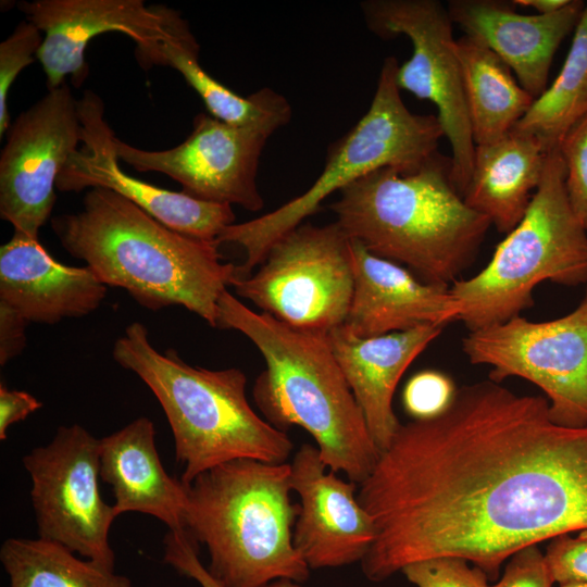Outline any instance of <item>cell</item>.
Here are the masks:
<instances>
[{
  "label": "cell",
  "mask_w": 587,
  "mask_h": 587,
  "mask_svg": "<svg viewBox=\"0 0 587 587\" xmlns=\"http://www.w3.org/2000/svg\"><path fill=\"white\" fill-rule=\"evenodd\" d=\"M359 486L376 529L360 562L369 580L440 557L494 579L517 551L587 528V427L561 426L546 397L488 378L401 424Z\"/></svg>",
  "instance_id": "obj_1"
},
{
  "label": "cell",
  "mask_w": 587,
  "mask_h": 587,
  "mask_svg": "<svg viewBox=\"0 0 587 587\" xmlns=\"http://www.w3.org/2000/svg\"><path fill=\"white\" fill-rule=\"evenodd\" d=\"M52 228L102 284L151 311L182 305L217 327L218 299L238 279L216 240L178 233L107 188L89 189L83 209L54 217Z\"/></svg>",
  "instance_id": "obj_2"
},
{
  "label": "cell",
  "mask_w": 587,
  "mask_h": 587,
  "mask_svg": "<svg viewBox=\"0 0 587 587\" xmlns=\"http://www.w3.org/2000/svg\"><path fill=\"white\" fill-rule=\"evenodd\" d=\"M217 327L235 329L260 350L265 370L253 398L266 421L286 430L299 426L315 440L326 466L360 484L379 449L329 345L327 335L296 329L266 312L257 313L225 290Z\"/></svg>",
  "instance_id": "obj_3"
},
{
  "label": "cell",
  "mask_w": 587,
  "mask_h": 587,
  "mask_svg": "<svg viewBox=\"0 0 587 587\" xmlns=\"http://www.w3.org/2000/svg\"><path fill=\"white\" fill-rule=\"evenodd\" d=\"M438 151L419 170H376L339 191L336 223L371 253L404 264L427 284L450 287L474 261L490 220L454 187Z\"/></svg>",
  "instance_id": "obj_4"
},
{
  "label": "cell",
  "mask_w": 587,
  "mask_h": 587,
  "mask_svg": "<svg viewBox=\"0 0 587 587\" xmlns=\"http://www.w3.org/2000/svg\"><path fill=\"white\" fill-rule=\"evenodd\" d=\"M113 358L135 373L160 402L173 433L175 455L187 485L201 473L237 459L285 463L294 444L246 397L247 378L235 367L208 370L185 362L176 350L158 351L140 322L126 326Z\"/></svg>",
  "instance_id": "obj_5"
},
{
  "label": "cell",
  "mask_w": 587,
  "mask_h": 587,
  "mask_svg": "<svg viewBox=\"0 0 587 587\" xmlns=\"http://www.w3.org/2000/svg\"><path fill=\"white\" fill-rule=\"evenodd\" d=\"M291 492L289 463L254 459L222 463L186 485L185 529L207 546V569L222 587L308 580L292 540L299 504Z\"/></svg>",
  "instance_id": "obj_6"
},
{
  "label": "cell",
  "mask_w": 587,
  "mask_h": 587,
  "mask_svg": "<svg viewBox=\"0 0 587 587\" xmlns=\"http://www.w3.org/2000/svg\"><path fill=\"white\" fill-rule=\"evenodd\" d=\"M398 65L395 57L384 60L369 110L328 147L323 171L307 191L272 212L222 230L220 245L234 243L245 251L243 262L236 265L238 280L250 276L271 247L317 212L333 192L379 168L415 172L437 152L445 137L439 120L405 107L396 84Z\"/></svg>",
  "instance_id": "obj_7"
},
{
  "label": "cell",
  "mask_w": 587,
  "mask_h": 587,
  "mask_svg": "<svg viewBox=\"0 0 587 587\" xmlns=\"http://www.w3.org/2000/svg\"><path fill=\"white\" fill-rule=\"evenodd\" d=\"M565 177L559 149L549 151L521 222L480 272L450 286L460 307L458 321L469 332L520 316L534 304V289L544 282L587 284V229L572 210Z\"/></svg>",
  "instance_id": "obj_8"
},
{
  "label": "cell",
  "mask_w": 587,
  "mask_h": 587,
  "mask_svg": "<svg viewBox=\"0 0 587 587\" xmlns=\"http://www.w3.org/2000/svg\"><path fill=\"white\" fill-rule=\"evenodd\" d=\"M350 237L336 223H302L277 240L259 270L234 283L238 296L299 330L345 324L353 296Z\"/></svg>",
  "instance_id": "obj_9"
},
{
  "label": "cell",
  "mask_w": 587,
  "mask_h": 587,
  "mask_svg": "<svg viewBox=\"0 0 587 587\" xmlns=\"http://www.w3.org/2000/svg\"><path fill=\"white\" fill-rule=\"evenodd\" d=\"M462 351L470 363L489 366L494 382L521 377L540 388L554 423L587 427V286L569 314L542 322L520 315L469 332Z\"/></svg>",
  "instance_id": "obj_10"
},
{
  "label": "cell",
  "mask_w": 587,
  "mask_h": 587,
  "mask_svg": "<svg viewBox=\"0 0 587 587\" xmlns=\"http://www.w3.org/2000/svg\"><path fill=\"white\" fill-rule=\"evenodd\" d=\"M361 9L376 36L391 39L404 35L411 40L412 55L398 65L396 84L436 105L451 148V180L463 197L473 171L475 143L447 7L437 0H367Z\"/></svg>",
  "instance_id": "obj_11"
},
{
  "label": "cell",
  "mask_w": 587,
  "mask_h": 587,
  "mask_svg": "<svg viewBox=\"0 0 587 587\" xmlns=\"http://www.w3.org/2000/svg\"><path fill=\"white\" fill-rule=\"evenodd\" d=\"M100 439L78 424L60 426L52 440L23 458L32 480L38 536L114 570L109 541L116 517L101 497Z\"/></svg>",
  "instance_id": "obj_12"
},
{
  "label": "cell",
  "mask_w": 587,
  "mask_h": 587,
  "mask_svg": "<svg viewBox=\"0 0 587 587\" xmlns=\"http://www.w3.org/2000/svg\"><path fill=\"white\" fill-rule=\"evenodd\" d=\"M82 142L78 100L70 86L49 89L10 125L0 157V216L39 238L57 200V179Z\"/></svg>",
  "instance_id": "obj_13"
},
{
  "label": "cell",
  "mask_w": 587,
  "mask_h": 587,
  "mask_svg": "<svg viewBox=\"0 0 587 587\" xmlns=\"http://www.w3.org/2000/svg\"><path fill=\"white\" fill-rule=\"evenodd\" d=\"M26 20L43 34L37 52L47 77V88L62 86L66 76L80 87L89 68L85 60L88 42L98 35L116 32L137 46L142 66L166 39L189 30L178 12L143 0H35L18 3Z\"/></svg>",
  "instance_id": "obj_14"
},
{
  "label": "cell",
  "mask_w": 587,
  "mask_h": 587,
  "mask_svg": "<svg viewBox=\"0 0 587 587\" xmlns=\"http://www.w3.org/2000/svg\"><path fill=\"white\" fill-rule=\"evenodd\" d=\"M271 135L264 129L234 126L199 113L189 136L174 148L149 151L114 136V149L118 160L138 172L170 176L191 198L260 211L264 201L257 175Z\"/></svg>",
  "instance_id": "obj_15"
},
{
  "label": "cell",
  "mask_w": 587,
  "mask_h": 587,
  "mask_svg": "<svg viewBox=\"0 0 587 587\" xmlns=\"http://www.w3.org/2000/svg\"><path fill=\"white\" fill-rule=\"evenodd\" d=\"M78 109L83 147L71 154L61 171L58 190L110 189L165 226L204 240H216L226 226L235 223L232 205L198 200L128 175L120 167L114 149L115 134L104 121L102 100L86 90L78 100Z\"/></svg>",
  "instance_id": "obj_16"
},
{
  "label": "cell",
  "mask_w": 587,
  "mask_h": 587,
  "mask_svg": "<svg viewBox=\"0 0 587 587\" xmlns=\"http://www.w3.org/2000/svg\"><path fill=\"white\" fill-rule=\"evenodd\" d=\"M289 464L291 489L300 500L292 540L310 570L361 562L376 529L358 499L357 483L339 478L311 444H303Z\"/></svg>",
  "instance_id": "obj_17"
},
{
  "label": "cell",
  "mask_w": 587,
  "mask_h": 587,
  "mask_svg": "<svg viewBox=\"0 0 587 587\" xmlns=\"http://www.w3.org/2000/svg\"><path fill=\"white\" fill-rule=\"evenodd\" d=\"M512 3L452 0L447 9L452 22L461 26L465 35L494 51L536 99L547 89L555 51L575 30L586 4L570 0L562 10L551 14H521Z\"/></svg>",
  "instance_id": "obj_18"
},
{
  "label": "cell",
  "mask_w": 587,
  "mask_h": 587,
  "mask_svg": "<svg viewBox=\"0 0 587 587\" xmlns=\"http://www.w3.org/2000/svg\"><path fill=\"white\" fill-rule=\"evenodd\" d=\"M350 240L354 284L345 325L352 334L374 337L458 321L460 307L450 287L424 283L400 264Z\"/></svg>",
  "instance_id": "obj_19"
},
{
  "label": "cell",
  "mask_w": 587,
  "mask_h": 587,
  "mask_svg": "<svg viewBox=\"0 0 587 587\" xmlns=\"http://www.w3.org/2000/svg\"><path fill=\"white\" fill-rule=\"evenodd\" d=\"M107 286L87 266L55 260L39 238L13 232L0 248V303L28 323L55 324L96 311Z\"/></svg>",
  "instance_id": "obj_20"
},
{
  "label": "cell",
  "mask_w": 587,
  "mask_h": 587,
  "mask_svg": "<svg viewBox=\"0 0 587 587\" xmlns=\"http://www.w3.org/2000/svg\"><path fill=\"white\" fill-rule=\"evenodd\" d=\"M442 329L439 325H421L403 332L359 337L342 324L328 333L333 353L379 451L390 445L401 426L392 409L400 378Z\"/></svg>",
  "instance_id": "obj_21"
},
{
  "label": "cell",
  "mask_w": 587,
  "mask_h": 587,
  "mask_svg": "<svg viewBox=\"0 0 587 587\" xmlns=\"http://www.w3.org/2000/svg\"><path fill=\"white\" fill-rule=\"evenodd\" d=\"M100 478L111 485L118 516L139 512L170 530H185L186 485L170 476L155 447L152 421L140 416L100 439Z\"/></svg>",
  "instance_id": "obj_22"
},
{
  "label": "cell",
  "mask_w": 587,
  "mask_h": 587,
  "mask_svg": "<svg viewBox=\"0 0 587 587\" xmlns=\"http://www.w3.org/2000/svg\"><path fill=\"white\" fill-rule=\"evenodd\" d=\"M540 141L512 129L500 139L475 146L465 203L509 234L523 218L545 170Z\"/></svg>",
  "instance_id": "obj_23"
},
{
  "label": "cell",
  "mask_w": 587,
  "mask_h": 587,
  "mask_svg": "<svg viewBox=\"0 0 587 587\" xmlns=\"http://www.w3.org/2000/svg\"><path fill=\"white\" fill-rule=\"evenodd\" d=\"M475 146L510 133L535 98L513 77L510 67L488 47L464 35L454 41Z\"/></svg>",
  "instance_id": "obj_24"
},
{
  "label": "cell",
  "mask_w": 587,
  "mask_h": 587,
  "mask_svg": "<svg viewBox=\"0 0 587 587\" xmlns=\"http://www.w3.org/2000/svg\"><path fill=\"white\" fill-rule=\"evenodd\" d=\"M199 45L187 30L164 40L150 65H167L182 74L198 92L210 115L234 126L253 127L273 134L289 123L292 109L279 92L264 87L241 97L207 73L198 61Z\"/></svg>",
  "instance_id": "obj_25"
},
{
  "label": "cell",
  "mask_w": 587,
  "mask_h": 587,
  "mask_svg": "<svg viewBox=\"0 0 587 587\" xmlns=\"http://www.w3.org/2000/svg\"><path fill=\"white\" fill-rule=\"evenodd\" d=\"M74 553L40 537L9 538L0 548V561L10 587H132L127 576Z\"/></svg>",
  "instance_id": "obj_26"
},
{
  "label": "cell",
  "mask_w": 587,
  "mask_h": 587,
  "mask_svg": "<svg viewBox=\"0 0 587 587\" xmlns=\"http://www.w3.org/2000/svg\"><path fill=\"white\" fill-rule=\"evenodd\" d=\"M587 115V4L563 66L513 129L536 137L546 152L559 149L567 132Z\"/></svg>",
  "instance_id": "obj_27"
},
{
  "label": "cell",
  "mask_w": 587,
  "mask_h": 587,
  "mask_svg": "<svg viewBox=\"0 0 587 587\" xmlns=\"http://www.w3.org/2000/svg\"><path fill=\"white\" fill-rule=\"evenodd\" d=\"M43 41V34L28 20L22 21L0 43V137L10 128L8 96L23 68L32 64Z\"/></svg>",
  "instance_id": "obj_28"
},
{
  "label": "cell",
  "mask_w": 587,
  "mask_h": 587,
  "mask_svg": "<svg viewBox=\"0 0 587 587\" xmlns=\"http://www.w3.org/2000/svg\"><path fill=\"white\" fill-rule=\"evenodd\" d=\"M401 573L415 587H490L487 574L469 561L440 557L404 566Z\"/></svg>",
  "instance_id": "obj_29"
},
{
  "label": "cell",
  "mask_w": 587,
  "mask_h": 587,
  "mask_svg": "<svg viewBox=\"0 0 587 587\" xmlns=\"http://www.w3.org/2000/svg\"><path fill=\"white\" fill-rule=\"evenodd\" d=\"M572 210L587 229V115L567 132L560 147Z\"/></svg>",
  "instance_id": "obj_30"
},
{
  "label": "cell",
  "mask_w": 587,
  "mask_h": 587,
  "mask_svg": "<svg viewBox=\"0 0 587 587\" xmlns=\"http://www.w3.org/2000/svg\"><path fill=\"white\" fill-rule=\"evenodd\" d=\"M457 389L444 373L426 370L413 375L407 383L402 401L404 410L414 420H426L442 412Z\"/></svg>",
  "instance_id": "obj_31"
},
{
  "label": "cell",
  "mask_w": 587,
  "mask_h": 587,
  "mask_svg": "<svg viewBox=\"0 0 587 587\" xmlns=\"http://www.w3.org/2000/svg\"><path fill=\"white\" fill-rule=\"evenodd\" d=\"M545 559L554 583H587V528L552 538Z\"/></svg>",
  "instance_id": "obj_32"
},
{
  "label": "cell",
  "mask_w": 587,
  "mask_h": 587,
  "mask_svg": "<svg viewBox=\"0 0 587 587\" xmlns=\"http://www.w3.org/2000/svg\"><path fill=\"white\" fill-rule=\"evenodd\" d=\"M164 562L201 587H222L199 559L198 542L185 530H168L164 538Z\"/></svg>",
  "instance_id": "obj_33"
},
{
  "label": "cell",
  "mask_w": 587,
  "mask_h": 587,
  "mask_svg": "<svg viewBox=\"0 0 587 587\" xmlns=\"http://www.w3.org/2000/svg\"><path fill=\"white\" fill-rule=\"evenodd\" d=\"M553 584L545 554L538 545H533L514 553L500 580L490 587H552Z\"/></svg>",
  "instance_id": "obj_34"
},
{
  "label": "cell",
  "mask_w": 587,
  "mask_h": 587,
  "mask_svg": "<svg viewBox=\"0 0 587 587\" xmlns=\"http://www.w3.org/2000/svg\"><path fill=\"white\" fill-rule=\"evenodd\" d=\"M42 407L33 395L0 385V439H7L8 428Z\"/></svg>",
  "instance_id": "obj_35"
},
{
  "label": "cell",
  "mask_w": 587,
  "mask_h": 587,
  "mask_svg": "<svg viewBox=\"0 0 587 587\" xmlns=\"http://www.w3.org/2000/svg\"><path fill=\"white\" fill-rule=\"evenodd\" d=\"M28 322L5 304L0 303V364L21 354L26 346Z\"/></svg>",
  "instance_id": "obj_36"
},
{
  "label": "cell",
  "mask_w": 587,
  "mask_h": 587,
  "mask_svg": "<svg viewBox=\"0 0 587 587\" xmlns=\"http://www.w3.org/2000/svg\"><path fill=\"white\" fill-rule=\"evenodd\" d=\"M513 4L534 9L537 14H551L562 10L570 0H515Z\"/></svg>",
  "instance_id": "obj_37"
},
{
  "label": "cell",
  "mask_w": 587,
  "mask_h": 587,
  "mask_svg": "<svg viewBox=\"0 0 587 587\" xmlns=\"http://www.w3.org/2000/svg\"><path fill=\"white\" fill-rule=\"evenodd\" d=\"M265 587H304V586H302L300 583H297L290 579H277L270 583Z\"/></svg>",
  "instance_id": "obj_38"
},
{
  "label": "cell",
  "mask_w": 587,
  "mask_h": 587,
  "mask_svg": "<svg viewBox=\"0 0 587 587\" xmlns=\"http://www.w3.org/2000/svg\"><path fill=\"white\" fill-rule=\"evenodd\" d=\"M560 587H587V583H566L561 584Z\"/></svg>",
  "instance_id": "obj_39"
}]
</instances>
